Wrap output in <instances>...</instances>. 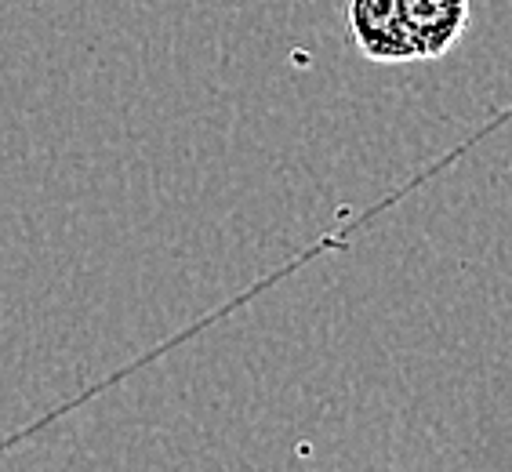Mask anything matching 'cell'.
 Instances as JSON below:
<instances>
[{
	"instance_id": "cell-1",
	"label": "cell",
	"mask_w": 512,
	"mask_h": 472,
	"mask_svg": "<svg viewBox=\"0 0 512 472\" xmlns=\"http://www.w3.org/2000/svg\"><path fill=\"white\" fill-rule=\"evenodd\" d=\"M345 22L364 59L378 66L418 62V48L407 33L400 0H345Z\"/></svg>"
},
{
	"instance_id": "cell-2",
	"label": "cell",
	"mask_w": 512,
	"mask_h": 472,
	"mask_svg": "<svg viewBox=\"0 0 512 472\" xmlns=\"http://www.w3.org/2000/svg\"><path fill=\"white\" fill-rule=\"evenodd\" d=\"M407 33H411L418 62L444 59L447 51L465 37L473 0H400Z\"/></svg>"
}]
</instances>
